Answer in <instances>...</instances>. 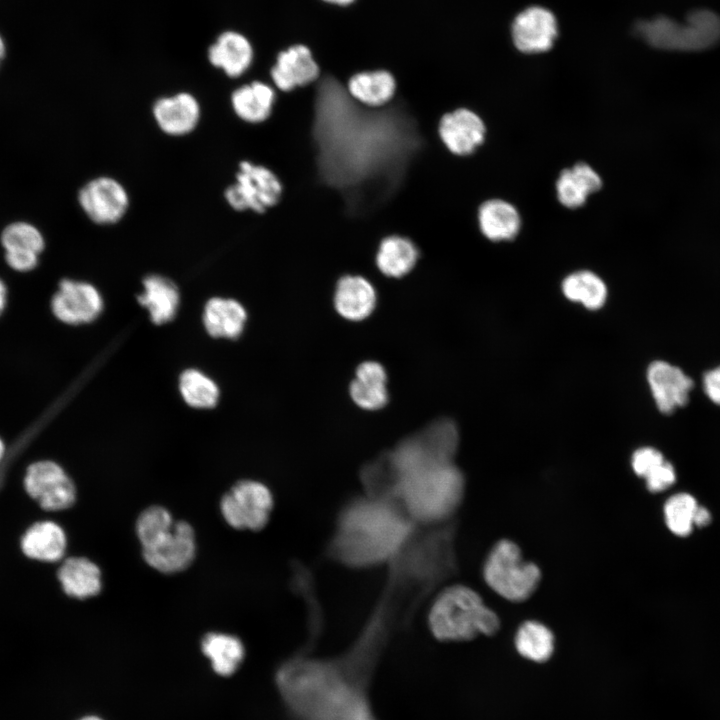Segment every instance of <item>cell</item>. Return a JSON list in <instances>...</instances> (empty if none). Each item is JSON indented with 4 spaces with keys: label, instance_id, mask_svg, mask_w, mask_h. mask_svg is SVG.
Segmentation results:
<instances>
[{
    "label": "cell",
    "instance_id": "6da1fadb",
    "mask_svg": "<svg viewBox=\"0 0 720 720\" xmlns=\"http://www.w3.org/2000/svg\"><path fill=\"white\" fill-rule=\"evenodd\" d=\"M369 628L344 655L298 654L282 663L275 684L292 720H379L370 684L385 637Z\"/></svg>",
    "mask_w": 720,
    "mask_h": 720
},
{
    "label": "cell",
    "instance_id": "7a4b0ae2",
    "mask_svg": "<svg viewBox=\"0 0 720 720\" xmlns=\"http://www.w3.org/2000/svg\"><path fill=\"white\" fill-rule=\"evenodd\" d=\"M414 522L392 498L369 495L346 505L337 521L332 555L354 567L392 560L404 549Z\"/></svg>",
    "mask_w": 720,
    "mask_h": 720
},
{
    "label": "cell",
    "instance_id": "3957f363",
    "mask_svg": "<svg viewBox=\"0 0 720 720\" xmlns=\"http://www.w3.org/2000/svg\"><path fill=\"white\" fill-rule=\"evenodd\" d=\"M390 497L414 523L450 518L464 497L465 480L454 460L411 452L387 456Z\"/></svg>",
    "mask_w": 720,
    "mask_h": 720
},
{
    "label": "cell",
    "instance_id": "277c9868",
    "mask_svg": "<svg viewBox=\"0 0 720 720\" xmlns=\"http://www.w3.org/2000/svg\"><path fill=\"white\" fill-rule=\"evenodd\" d=\"M136 535L145 562L164 574L187 569L196 555L193 527L175 520L164 507L154 505L143 510L136 520Z\"/></svg>",
    "mask_w": 720,
    "mask_h": 720
},
{
    "label": "cell",
    "instance_id": "5b68a950",
    "mask_svg": "<svg viewBox=\"0 0 720 720\" xmlns=\"http://www.w3.org/2000/svg\"><path fill=\"white\" fill-rule=\"evenodd\" d=\"M431 634L439 641H466L491 636L500 627L497 614L481 596L465 585L444 588L433 600L427 617Z\"/></svg>",
    "mask_w": 720,
    "mask_h": 720
},
{
    "label": "cell",
    "instance_id": "8992f818",
    "mask_svg": "<svg viewBox=\"0 0 720 720\" xmlns=\"http://www.w3.org/2000/svg\"><path fill=\"white\" fill-rule=\"evenodd\" d=\"M634 33L658 49L703 51L720 42V16L708 9H694L682 21L658 16L637 22Z\"/></svg>",
    "mask_w": 720,
    "mask_h": 720
},
{
    "label": "cell",
    "instance_id": "52a82bcc",
    "mask_svg": "<svg viewBox=\"0 0 720 720\" xmlns=\"http://www.w3.org/2000/svg\"><path fill=\"white\" fill-rule=\"evenodd\" d=\"M483 576L498 595L512 602H522L537 589L541 571L537 565L523 559L514 542L504 539L491 549L483 567Z\"/></svg>",
    "mask_w": 720,
    "mask_h": 720
},
{
    "label": "cell",
    "instance_id": "ba28073f",
    "mask_svg": "<svg viewBox=\"0 0 720 720\" xmlns=\"http://www.w3.org/2000/svg\"><path fill=\"white\" fill-rule=\"evenodd\" d=\"M283 184L269 167L249 159L242 160L235 181L226 188L225 199L238 212L265 214L281 200Z\"/></svg>",
    "mask_w": 720,
    "mask_h": 720
},
{
    "label": "cell",
    "instance_id": "9c48e42d",
    "mask_svg": "<svg viewBox=\"0 0 720 720\" xmlns=\"http://www.w3.org/2000/svg\"><path fill=\"white\" fill-rule=\"evenodd\" d=\"M219 507L223 519L230 527L256 532L269 522L274 497L264 483L244 479L236 482L224 493Z\"/></svg>",
    "mask_w": 720,
    "mask_h": 720
},
{
    "label": "cell",
    "instance_id": "30bf717a",
    "mask_svg": "<svg viewBox=\"0 0 720 720\" xmlns=\"http://www.w3.org/2000/svg\"><path fill=\"white\" fill-rule=\"evenodd\" d=\"M25 488L28 494L49 511L71 507L76 499V488L61 466L52 461H40L26 471Z\"/></svg>",
    "mask_w": 720,
    "mask_h": 720
},
{
    "label": "cell",
    "instance_id": "8fae6325",
    "mask_svg": "<svg viewBox=\"0 0 720 720\" xmlns=\"http://www.w3.org/2000/svg\"><path fill=\"white\" fill-rule=\"evenodd\" d=\"M78 202L87 217L96 224L111 225L120 221L129 207V195L116 179L100 176L87 182L79 191Z\"/></svg>",
    "mask_w": 720,
    "mask_h": 720
},
{
    "label": "cell",
    "instance_id": "7c38bea8",
    "mask_svg": "<svg viewBox=\"0 0 720 720\" xmlns=\"http://www.w3.org/2000/svg\"><path fill=\"white\" fill-rule=\"evenodd\" d=\"M437 132L449 153L464 158L474 154L484 143L486 125L473 109L458 107L441 116Z\"/></svg>",
    "mask_w": 720,
    "mask_h": 720
},
{
    "label": "cell",
    "instance_id": "4fadbf2b",
    "mask_svg": "<svg viewBox=\"0 0 720 720\" xmlns=\"http://www.w3.org/2000/svg\"><path fill=\"white\" fill-rule=\"evenodd\" d=\"M320 76L318 61L303 44H296L279 52L269 69L270 83L282 93L312 85Z\"/></svg>",
    "mask_w": 720,
    "mask_h": 720
},
{
    "label": "cell",
    "instance_id": "5bb4252c",
    "mask_svg": "<svg viewBox=\"0 0 720 720\" xmlns=\"http://www.w3.org/2000/svg\"><path fill=\"white\" fill-rule=\"evenodd\" d=\"M53 314L60 321L83 324L93 321L103 309V300L98 290L82 281L62 280L51 300Z\"/></svg>",
    "mask_w": 720,
    "mask_h": 720
},
{
    "label": "cell",
    "instance_id": "9a60e30c",
    "mask_svg": "<svg viewBox=\"0 0 720 720\" xmlns=\"http://www.w3.org/2000/svg\"><path fill=\"white\" fill-rule=\"evenodd\" d=\"M557 36L554 15L543 7L533 6L516 16L512 37L516 48L528 54L549 50Z\"/></svg>",
    "mask_w": 720,
    "mask_h": 720
},
{
    "label": "cell",
    "instance_id": "2e32d148",
    "mask_svg": "<svg viewBox=\"0 0 720 720\" xmlns=\"http://www.w3.org/2000/svg\"><path fill=\"white\" fill-rule=\"evenodd\" d=\"M647 379L662 413L669 414L688 402L693 381L679 367L665 361H654L648 367Z\"/></svg>",
    "mask_w": 720,
    "mask_h": 720
},
{
    "label": "cell",
    "instance_id": "e0dca14e",
    "mask_svg": "<svg viewBox=\"0 0 720 720\" xmlns=\"http://www.w3.org/2000/svg\"><path fill=\"white\" fill-rule=\"evenodd\" d=\"M152 113L156 124L165 134L184 136L197 127L201 107L192 94L180 92L159 98L153 105Z\"/></svg>",
    "mask_w": 720,
    "mask_h": 720
},
{
    "label": "cell",
    "instance_id": "ac0fdd59",
    "mask_svg": "<svg viewBox=\"0 0 720 720\" xmlns=\"http://www.w3.org/2000/svg\"><path fill=\"white\" fill-rule=\"evenodd\" d=\"M7 264L20 272L30 271L38 264L45 242L41 232L32 224L15 222L1 234Z\"/></svg>",
    "mask_w": 720,
    "mask_h": 720
},
{
    "label": "cell",
    "instance_id": "d6986e66",
    "mask_svg": "<svg viewBox=\"0 0 720 720\" xmlns=\"http://www.w3.org/2000/svg\"><path fill=\"white\" fill-rule=\"evenodd\" d=\"M376 298L374 285L364 275L347 273L336 283L334 304L345 319L360 321L367 318L375 308Z\"/></svg>",
    "mask_w": 720,
    "mask_h": 720
},
{
    "label": "cell",
    "instance_id": "ffe728a7",
    "mask_svg": "<svg viewBox=\"0 0 720 720\" xmlns=\"http://www.w3.org/2000/svg\"><path fill=\"white\" fill-rule=\"evenodd\" d=\"M277 95V90L270 82L253 80L232 92L233 112L247 125H260L271 117Z\"/></svg>",
    "mask_w": 720,
    "mask_h": 720
},
{
    "label": "cell",
    "instance_id": "44dd1931",
    "mask_svg": "<svg viewBox=\"0 0 720 720\" xmlns=\"http://www.w3.org/2000/svg\"><path fill=\"white\" fill-rule=\"evenodd\" d=\"M346 88L351 98L362 106L381 108L393 100L397 82L386 69L364 70L354 73Z\"/></svg>",
    "mask_w": 720,
    "mask_h": 720
},
{
    "label": "cell",
    "instance_id": "7402d4cb",
    "mask_svg": "<svg viewBox=\"0 0 720 720\" xmlns=\"http://www.w3.org/2000/svg\"><path fill=\"white\" fill-rule=\"evenodd\" d=\"M419 257V249L411 239L396 234L389 235L378 245L375 266L383 277L400 279L414 270Z\"/></svg>",
    "mask_w": 720,
    "mask_h": 720
},
{
    "label": "cell",
    "instance_id": "603a6c76",
    "mask_svg": "<svg viewBox=\"0 0 720 720\" xmlns=\"http://www.w3.org/2000/svg\"><path fill=\"white\" fill-rule=\"evenodd\" d=\"M253 57L250 41L235 31L223 32L208 50L210 63L231 78L246 73L252 65Z\"/></svg>",
    "mask_w": 720,
    "mask_h": 720
},
{
    "label": "cell",
    "instance_id": "cb8c5ba5",
    "mask_svg": "<svg viewBox=\"0 0 720 720\" xmlns=\"http://www.w3.org/2000/svg\"><path fill=\"white\" fill-rule=\"evenodd\" d=\"M480 232L491 241L514 239L521 228V217L514 205L502 199L484 201L477 210Z\"/></svg>",
    "mask_w": 720,
    "mask_h": 720
},
{
    "label": "cell",
    "instance_id": "d4e9b609",
    "mask_svg": "<svg viewBox=\"0 0 720 720\" xmlns=\"http://www.w3.org/2000/svg\"><path fill=\"white\" fill-rule=\"evenodd\" d=\"M601 187L600 175L584 162L563 169L555 184L558 201L572 209L584 205L588 196Z\"/></svg>",
    "mask_w": 720,
    "mask_h": 720
},
{
    "label": "cell",
    "instance_id": "484cf974",
    "mask_svg": "<svg viewBox=\"0 0 720 720\" xmlns=\"http://www.w3.org/2000/svg\"><path fill=\"white\" fill-rule=\"evenodd\" d=\"M58 579L64 592L73 598L87 599L102 590L100 568L85 557L66 559L58 570Z\"/></svg>",
    "mask_w": 720,
    "mask_h": 720
},
{
    "label": "cell",
    "instance_id": "4316f807",
    "mask_svg": "<svg viewBox=\"0 0 720 720\" xmlns=\"http://www.w3.org/2000/svg\"><path fill=\"white\" fill-rule=\"evenodd\" d=\"M386 379L385 369L380 363L375 361L361 363L350 385L352 400L366 410L382 408L388 401Z\"/></svg>",
    "mask_w": 720,
    "mask_h": 720
},
{
    "label": "cell",
    "instance_id": "83f0119b",
    "mask_svg": "<svg viewBox=\"0 0 720 720\" xmlns=\"http://www.w3.org/2000/svg\"><path fill=\"white\" fill-rule=\"evenodd\" d=\"M143 288L138 301L148 310L151 320L155 324L172 320L179 305L176 285L161 275H149L143 280Z\"/></svg>",
    "mask_w": 720,
    "mask_h": 720
},
{
    "label": "cell",
    "instance_id": "f1b7e54d",
    "mask_svg": "<svg viewBox=\"0 0 720 720\" xmlns=\"http://www.w3.org/2000/svg\"><path fill=\"white\" fill-rule=\"evenodd\" d=\"M244 307L233 299L215 297L204 308L203 323L213 337L237 338L246 322Z\"/></svg>",
    "mask_w": 720,
    "mask_h": 720
},
{
    "label": "cell",
    "instance_id": "f546056e",
    "mask_svg": "<svg viewBox=\"0 0 720 720\" xmlns=\"http://www.w3.org/2000/svg\"><path fill=\"white\" fill-rule=\"evenodd\" d=\"M202 653L210 660L212 669L220 676H230L237 671L245 657V647L235 635L208 632L201 640Z\"/></svg>",
    "mask_w": 720,
    "mask_h": 720
},
{
    "label": "cell",
    "instance_id": "4dcf8cb0",
    "mask_svg": "<svg viewBox=\"0 0 720 720\" xmlns=\"http://www.w3.org/2000/svg\"><path fill=\"white\" fill-rule=\"evenodd\" d=\"M23 552L32 559L57 561L64 555L66 536L60 526L51 521L31 526L21 541Z\"/></svg>",
    "mask_w": 720,
    "mask_h": 720
},
{
    "label": "cell",
    "instance_id": "1f68e13d",
    "mask_svg": "<svg viewBox=\"0 0 720 720\" xmlns=\"http://www.w3.org/2000/svg\"><path fill=\"white\" fill-rule=\"evenodd\" d=\"M554 635L543 623L526 621L515 635V648L520 656L536 663L546 662L554 652Z\"/></svg>",
    "mask_w": 720,
    "mask_h": 720
},
{
    "label": "cell",
    "instance_id": "d6a6232c",
    "mask_svg": "<svg viewBox=\"0 0 720 720\" xmlns=\"http://www.w3.org/2000/svg\"><path fill=\"white\" fill-rule=\"evenodd\" d=\"M564 295L580 302L591 310L599 309L606 300L607 288L603 280L591 271H578L568 275L562 283Z\"/></svg>",
    "mask_w": 720,
    "mask_h": 720
},
{
    "label": "cell",
    "instance_id": "836d02e7",
    "mask_svg": "<svg viewBox=\"0 0 720 720\" xmlns=\"http://www.w3.org/2000/svg\"><path fill=\"white\" fill-rule=\"evenodd\" d=\"M179 389L184 401L195 408H211L218 401L219 390L215 382L196 369L181 374Z\"/></svg>",
    "mask_w": 720,
    "mask_h": 720
},
{
    "label": "cell",
    "instance_id": "e575fe53",
    "mask_svg": "<svg viewBox=\"0 0 720 720\" xmlns=\"http://www.w3.org/2000/svg\"><path fill=\"white\" fill-rule=\"evenodd\" d=\"M696 500L687 493H679L670 497L664 506L667 527L677 536H687L693 528Z\"/></svg>",
    "mask_w": 720,
    "mask_h": 720
},
{
    "label": "cell",
    "instance_id": "d590c367",
    "mask_svg": "<svg viewBox=\"0 0 720 720\" xmlns=\"http://www.w3.org/2000/svg\"><path fill=\"white\" fill-rule=\"evenodd\" d=\"M664 461L661 452L652 447H643L633 453L632 468L638 476L646 478Z\"/></svg>",
    "mask_w": 720,
    "mask_h": 720
},
{
    "label": "cell",
    "instance_id": "8d00e7d4",
    "mask_svg": "<svg viewBox=\"0 0 720 720\" xmlns=\"http://www.w3.org/2000/svg\"><path fill=\"white\" fill-rule=\"evenodd\" d=\"M645 480L649 491L661 492L675 482V470L672 464L665 460L653 473L646 477Z\"/></svg>",
    "mask_w": 720,
    "mask_h": 720
},
{
    "label": "cell",
    "instance_id": "74e56055",
    "mask_svg": "<svg viewBox=\"0 0 720 720\" xmlns=\"http://www.w3.org/2000/svg\"><path fill=\"white\" fill-rule=\"evenodd\" d=\"M703 389L707 397L720 406V366L704 374Z\"/></svg>",
    "mask_w": 720,
    "mask_h": 720
},
{
    "label": "cell",
    "instance_id": "f35d334b",
    "mask_svg": "<svg viewBox=\"0 0 720 720\" xmlns=\"http://www.w3.org/2000/svg\"><path fill=\"white\" fill-rule=\"evenodd\" d=\"M711 521V515L709 511L704 508L697 506L694 512L693 524L698 527L706 526Z\"/></svg>",
    "mask_w": 720,
    "mask_h": 720
},
{
    "label": "cell",
    "instance_id": "ab89813d",
    "mask_svg": "<svg viewBox=\"0 0 720 720\" xmlns=\"http://www.w3.org/2000/svg\"><path fill=\"white\" fill-rule=\"evenodd\" d=\"M7 302V288L5 283L0 279V314L3 312Z\"/></svg>",
    "mask_w": 720,
    "mask_h": 720
},
{
    "label": "cell",
    "instance_id": "60d3db41",
    "mask_svg": "<svg viewBox=\"0 0 720 720\" xmlns=\"http://www.w3.org/2000/svg\"><path fill=\"white\" fill-rule=\"evenodd\" d=\"M6 469H7V462L3 460V462L0 465V490L4 484L5 476H6Z\"/></svg>",
    "mask_w": 720,
    "mask_h": 720
},
{
    "label": "cell",
    "instance_id": "b9f144b4",
    "mask_svg": "<svg viewBox=\"0 0 720 720\" xmlns=\"http://www.w3.org/2000/svg\"><path fill=\"white\" fill-rule=\"evenodd\" d=\"M328 3L337 4V5H348L352 3L354 0H324Z\"/></svg>",
    "mask_w": 720,
    "mask_h": 720
},
{
    "label": "cell",
    "instance_id": "7bdbcfd3",
    "mask_svg": "<svg viewBox=\"0 0 720 720\" xmlns=\"http://www.w3.org/2000/svg\"><path fill=\"white\" fill-rule=\"evenodd\" d=\"M5 457V446L3 441L0 439V465L3 462Z\"/></svg>",
    "mask_w": 720,
    "mask_h": 720
},
{
    "label": "cell",
    "instance_id": "ee69618b",
    "mask_svg": "<svg viewBox=\"0 0 720 720\" xmlns=\"http://www.w3.org/2000/svg\"><path fill=\"white\" fill-rule=\"evenodd\" d=\"M79 720H103V719L96 715H87V716L80 718Z\"/></svg>",
    "mask_w": 720,
    "mask_h": 720
},
{
    "label": "cell",
    "instance_id": "f6af8a7d",
    "mask_svg": "<svg viewBox=\"0 0 720 720\" xmlns=\"http://www.w3.org/2000/svg\"><path fill=\"white\" fill-rule=\"evenodd\" d=\"M4 53H5V46H4L2 38L0 37V61L3 58Z\"/></svg>",
    "mask_w": 720,
    "mask_h": 720
}]
</instances>
